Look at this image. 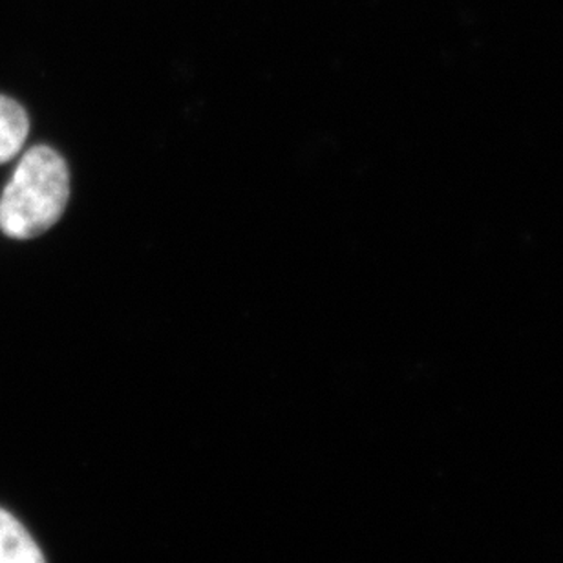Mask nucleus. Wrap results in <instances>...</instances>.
Here are the masks:
<instances>
[{
	"label": "nucleus",
	"instance_id": "obj_3",
	"mask_svg": "<svg viewBox=\"0 0 563 563\" xmlns=\"http://www.w3.org/2000/svg\"><path fill=\"white\" fill-rule=\"evenodd\" d=\"M30 132L26 110L11 98L0 96V165L21 152Z\"/></svg>",
	"mask_w": 563,
	"mask_h": 563
},
{
	"label": "nucleus",
	"instance_id": "obj_2",
	"mask_svg": "<svg viewBox=\"0 0 563 563\" xmlns=\"http://www.w3.org/2000/svg\"><path fill=\"white\" fill-rule=\"evenodd\" d=\"M0 563H46L21 521L0 509Z\"/></svg>",
	"mask_w": 563,
	"mask_h": 563
},
{
	"label": "nucleus",
	"instance_id": "obj_1",
	"mask_svg": "<svg viewBox=\"0 0 563 563\" xmlns=\"http://www.w3.org/2000/svg\"><path fill=\"white\" fill-rule=\"evenodd\" d=\"M70 198V173L49 146L22 156L0 198V231L15 240L35 239L59 222Z\"/></svg>",
	"mask_w": 563,
	"mask_h": 563
}]
</instances>
